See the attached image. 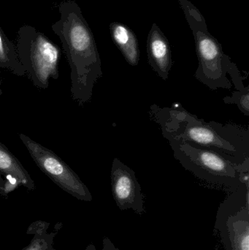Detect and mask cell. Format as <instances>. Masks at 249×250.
Wrapping results in <instances>:
<instances>
[{"label":"cell","instance_id":"cell-1","mask_svg":"<svg viewBox=\"0 0 249 250\" xmlns=\"http://www.w3.org/2000/svg\"><path fill=\"white\" fill-rule=\"evenodd\" d=\"M149 115L169 143H185L211 150L238 164L249 160V130L240 125L206 123L180 104H172L171 108L153 104Z\"/></svg>","mask_w":249,"mask_h":250},{"label":"cell","instance_id":"cell-2","mask_svg":"<svg viewBox=\"0 0 249 250\" xmlns=\"http://www.w3.org/2000/svg\"><path fill=\"white\" fill-rule=\"evenodd\" d=\"M60 19L51 26L59 38L70 68L72 99L83 106L90 102L94 86L103 76L93 32L81 9L73 0L58 5Z\"/></svg>","mask_w":249,"mask_h":250},{"label":"cell","instance_id":"cell-3","mask_svg":"<svg viewBox=\"0 0 249 250\" xmlns=\"http://www.w3.org/2000/svg\"><path fill=\"white\" fill-rule=\"evenodd\" d=\"M192 31L195 41L198 67L195 79L211 90L230 89L228 78L236 64L224 53L222 44L208 30L206 20L200 10L188 0H178Z\"/></svg>","mask_w":249,"mask_h":250},{"label":"cell","instance_id":"cell-4","mask_svg":"<svg viewBox=\"0 0 249 250\" xmlns=\"http://www.w3.org/2000/svg\"><path fill=\"white\" fill-rule=\"evenodd\" d=\"M173 156L196 177L215 188L233 192L249 180V160L233 163L219 153L185 143H170Z\"/></svg>","mask_w":249,"mask_h":250},{"label":"cell","instance_id":"cell-5","mask_svg":"<svg viewBox=\"0 0 249 250\" xmlns=\"http://www.w3.org/2000/svg\"><path fill=\"white\" fill-rule=\"evenodd\" d=\"M16 46L26 76L38 89L45 90L51 79H58L61 50L45 34L24 25L19 29Z\"/></svg>","mask_w":249,"mask_h":250},{"label":"cell","instance_id":"cell-6","mask_svg":"<svg viewBox=\"0 0 249 250\" xmlns=\"http://www.w3.org/2000/svg\"><path fill=\"white\" fill-rule=\"evenodd\" d=\"M214 229L223 250H249V180L219 205Z\"/></svg>","mask_w":249,"mask_h":250},{"label":"cell","instance_id":"cell-7","mask_svg":"<svg viewBox=\"0 0 249 250\" xmlns=\"http://www.w3.org/2000/svg\"><path fill=\"white\" fill-rule=\"evenodd\" d=\"M29 155L41 171L53 182L81 199H92L90 192L77 173L54 151L23 133L19 134Z\"/></svg>","mask_w":249,"mask_h":250},{"label":"cell","instance_id":"cell-8","mask_svg":"<svg viewBox=\"0 0 249 250\" xmlns=\"http://www.w3.org/2000/svg\"><path fill=\"white\" fill-rule=\"evenodd\" d=\"M111 182L113 196L120 210L131 209L139 215L146 213L144 195L134 170L116 157L112 163Z\"/></svg>","mask_w":249,"mask_h":250},{"label":"cell","instance_id":"cell-9","mask_svg":"<svg viewBox=\"0 0 249 250\" xmlns=\"http://www.w3.org/2000/svg\"><path fill=\"white\" fill-rule=\"evenodd\" d=\"M147 54L153 71L164 81L168 80L172 66L171 45L156 23H153L148 35Z\"/></svg>","mask_w":249,"mask_h":250},{"label":"cell","instance_id":"cell-10","mask_svg":"<svg viewBox=\"0 0 249 250\" xmlns=\"http://www.w3.org/2000/svg\"><path fill=\"white\" fill-rule=\"evenodd\" d=\"M19 185L32 188L34 182L19 159L0 143V189L7 191Z\"/></svg>","mask_w":249,"mask_h":250},{"label":"cell","instance_id":"cell-11","mask_svg":"<svg viewBox=\"0 0 249 250\" xmlns=\"http://www.w3.org/2000/svg\"><path fill=\"white\" fill-rule=\"evenodd\" d=\"M109 29L114 44L127 62L131 66H137L140 61V49L138 40L134 32L128 26L118 22H112Z\"/></svg>","mask_w":249,"mask_h":250},{"label":"cell","instance_id":"cell-12","mask_svg":"<svg viewBox=\"0 0 249 250\" xmlns=\"http://www.w3.org/2000/svg\"><path fill=\"white\" fill-rule=\"evenodd\" d=\"M0 67L18 76H26V70L19 61L16 46L0 26Z\"/></svg>","mask_w":249,"mask_h":250},{"label":"cell","instance_id":"cell-13","mask_svg":"<svg viewBox=\"0 0 249 250\" xmlns=\"http://www.w3.org/2000/svg\"><path fill=\"white\" fill-rule=\"evenodd\" d=\"M224 102L226 104H234L244 115L249 116V86H245L240 91H234L231 96L224 98Z\"/></svg>","mask_w":249,"mask_h":250},{"label":"cell","instance_id":"cell-14","mask_svg":"<svg viewBox=\"0 0 249 250\" xmlns=\"http://www.w3.org/2000/svg\"><path fill=\"white\" fill-rule=\"evenodd\" d=\"M103 250H120L114 245V244L108 238H105L104 240Z\"/></svg>","mask_w":249,"mask_h":250},{"label":"cell","instance_id":"cell-15","mask_svg":"<svg viewBox=\"0 0 249 250\" xmlns=\"http://www.w3.org/2000/svg\"><path fill=\"white\" fill-rule=\"evenodd\" d=\"M3 92H2V89H1V82L0 81V97L1 96V95H2Z\"/></svg>","mask_w":249,"mask_h":250}]
</instances>
